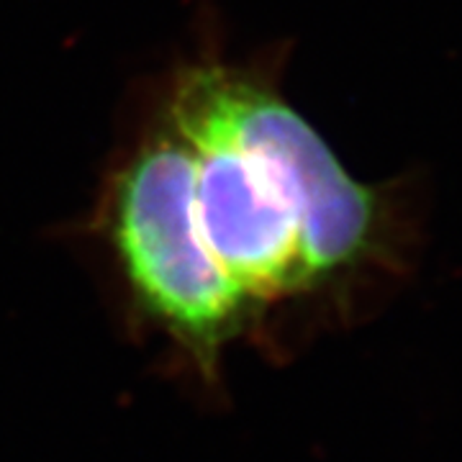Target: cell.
Returning <instances> with one entry per match:
<instances>
[{
    "label": "cell",
    "mask_w": 462,
    "mask_h": 462,
    "mask_svg": "<svg viewBox=\"0 0 462 462\" xmlns=\"http://www.w3.org/2000/svg\"><path fill=\"white\" fill-rule=\"evenodd\" d=\"M108 234L136 316L214 383L226 346L252 324L203 239L196 157L180 134L144 147L121 172Z\"/></svg>",
    "instance_id": "1"
},
{
    "label": "cell",
    "mask_w": 462,
    "mask_h": 462,
    "mask_svg": "<svg viewBox=\"0 0 462 462\" xmlns=\"http://www.w3.org/2000/svg\"><path fill=\"white\" fill-rule=\"evenodd\" d=\"M175 124L196 157L203 239L242 298L252 329L288 306H324L296 203L263 154L234 136L211 72H196L182 85Z\"/></svg>",
    "instance_id": "2"
},
{
    "label": "cell",
    "mask_w": 462,
    "mask_h": 462,
    "mask_svg": "<svg viewBox=\"0 0 462 462\" xmlns=\"http://www.w3.org/2000/svg\"><path fill=\"white\" fill-rule=\"evenodd\" d=\"M211 85L234 136L263 154L296 203L324 306L346 309L349 291L385 263L378 199L346 175L324 139L281 98L216 69Z\"/></svg>",
    "instance_id": "3"
}]
</instances>
